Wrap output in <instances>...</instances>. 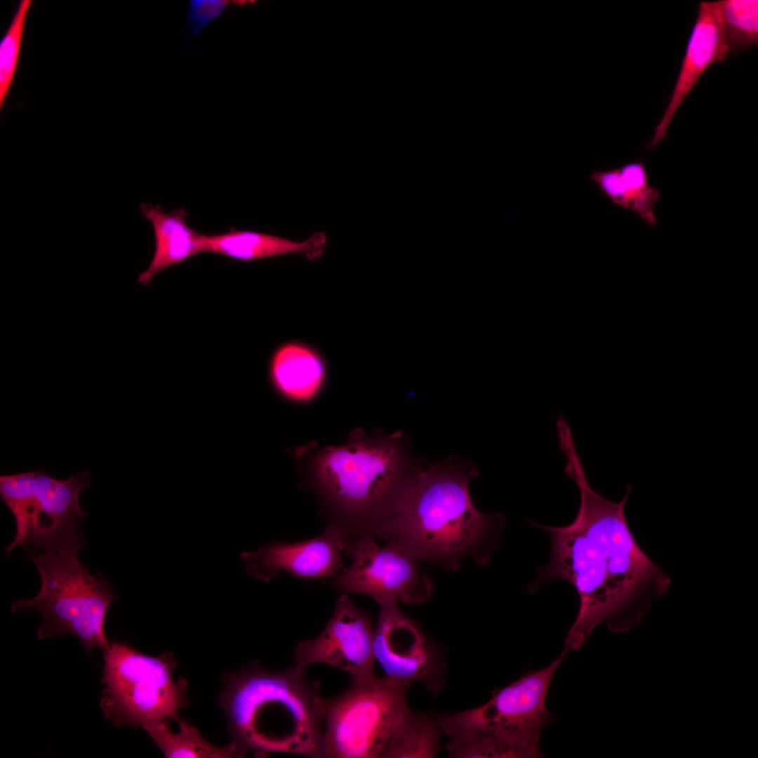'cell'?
Instances as JSON below:
<instances>
[{"mask_svg":"<svg viewBox=\"0 0 758 758\" xmlns=\"http://www.w3.org/2000/svg\"><path fill=\"white\" fill-rule=\"evenodd\" d=\"M559 444L566 457L565 473L580 492L579 510L567 526H546L528 521L530 526L548 533L551 554L527 588L534 593L545 583L562 580L576 590L579 608L565 639L566 654L580 648L601 623L613 632H626L638 624L671 580L641 550L630 530L625 507L632 485L618 503L601 496L587 482L573 434H560Z\"/></svg>","mask_w":758,"mask_h":758,"instance_id":"6da1fadb","label":"cell"},{"mask_svg":"<svg viewBox=\"0 0 758 758\" xmlns=\"http://www.w3.org/2000/svg\"><path fill=\"white\" fill-rule=\"evenodd\" d=\"M479 475L472 463L451 460L418 469L375 538L450 572L458 571L467 559L487 565L507 517L474 507L468 483Z\"/></svg>","mask_w":758,"mask_h":758,"instance_id":"7a4b0ae2","label":"cell"},{"mask_svg":"<svg viewBox=\"0 0 758 758\" xmlns=\"http://www.w3.org/2000/svg\"><path fill=\"white\" fill-rule=\"evenodd\" d=\"M295 663L281 672L258 665L225 677L219 704L232 743L257 757L272 752L321 758L322 702L319 684Z\"/></svg>","mask_w":758,"mask_h":758,"instance_id":"3957f363","label":"cell"},{"mask_svg":"<svg viewBox=\"0 0 758 758\" xmlns=\"http://www.w3.org/2000/svg\"><path fill=\"white\" fill-rule=\"evenodd\" d=\"M399 444L367 439L327 449L319 458V484L340 510L336 524L353 538L375 536L418 470L407 465Z\"/></svg>","mask_w":758,"mask_h":758,"instance_id":"277c9868","label":"cell"},{"mask_svg":"<svg viewBox=\"0 0 758 758\" xmlns=\"http://www.w3.org/2000/svg\"><path fill=\"white\" fill-rule=\"evenodd\" d=\"M78 552L46 551L34 556L27 551L39 571L41 589L29 600L14 601L11 610L15 613L33 609L41 613L39 639L72 634L91 654L95 647L103 651L109 647L105 621L107 609L117 596L100 572L92 575L88 567L79 561Z\"/></svg>","mask_w":758,"mask_h":758,"instance_id":"5b68a950","label":"cell"},{"mask_svg":"<svg viewBox=\"0 0 758 758\" xmlns=\"http://www.w3.org/2000/svg\"><path fill=\"white\" fill-rule=\"evenodd\" d=\"M90 472L65 480L45 470L0 476L2 503L15 521V536L5 548L9 554L18 546L31 545L42 552L79 551L86 546L81 524L87 512L80 506L81 491L93 485Z\"/></svg>","mask_w":758,"mask_h":758,"instance_id":"8992f818","label":"cell"},{"mask_svg":"<svg viewBox=\"0 0 758 758\" xmlns=\"http://www.w3.org/2000/svg\"><path fill=\"white\" fill-rule=\"evenodd\" d=\"M103 653L100 707L107 720L117 727L179 720L188 686L185 679L174 681L171 653L152 657L117 641Z\"/></svg>","mask_w":758,"mask_h":758,"instance_id":"52a82bcc","label":"cell"},{"mask_svg":"<svg viewBox=\"0 0 758 758\" xmlns=\"http://www.w3.org/2000/svg\"><path fill=\"white\" fill-rule=\"evenodd\" d=\"M410 686L385 677L351 686L322 702L321 757L383 758L392 737L410 710Z\"/></svg>","mask_w":758,"mask_h":758,"instance_id":"ba28073f","label":"cell"},{"mask_svg":"<svg viewBox=\"0 0 758 758\" xmlns=\"http://www.w3.org/2000/svg\"><path fill=\"white\" fill-rule=\"evenodd\" d=\"M565 655L562 652L547 667L528 672L496 691L484 705L441 718L442 732L450 738H486L496 743L506 757L541 756L540 733L552 719L545 700Z\"/></svg>","mask_w":758,"mask_h":758,"instance_id":"9c48e42d","label":"cell"},{"mask_svg":"<svg viewBox=\"0 0 758 758\" xmlns=\"http://www.w3.org/2000/svg\"><path fill=\"white\" fill-rule=\"evenodd\" d=\"M375 539L371 535L352 539L347 552L351 564L334 577L335 587L343 594L367 595L378 605L399 601L417 606L430 599L434 587L420 561L399 545L379 547Z\"/></svg>","mask_w":758,"mask_h":758,"instance_id":"30bf717a","label":"cell"},{"mask_svg":"<svg viewBox=\"0 0 758 758\" xmlns=\"http://www.w3.org/2000/svg\"><path fill=\"white\" fill-rule=\"evenodd\" d=\"M373 636L374 659L384 677L411 686L423 683L432 694L444 685L443 664L419 626L399 609L397 601L378 605Z\"/></svg>","mask_w":758,"mask_h":758,"instance_id":"8fae6325","label":"cell"},{"mask_svg":"<svg viewBox=\"0 0 758 758\" xmlns=\"http://www.w3.org/2000/svg\"><path fill=\"white\" fill-rule=\"evenodd\" d=\"M373 636L371 616L357 608L347 594H343L322 632L298 644L295 662L305 667L313 663L327 664L346 672L352 682L368 680L376 676Z\"/></svg>","mask_w":758,"mask_h":758,"instance_id":"7c38bea8","label":"cell"},{"mask_svg":"<svg viewBox=\"0 0 758 758\" xmlns=\"http://www.w3.org/2000/svg\"><path fill=\"white\" fill-rule=\"evenodd\" d=\"M352 537L344 528L328 524L319 536L299 542L266 544L240 559L248 575L269 582L281 571L300 579L335 577L344 569Z\"/></svg>","mask_w":758,"mask_h":758,"instance_id":"4fadbf2b","label":"cell"},{"mask_svg":"<svg viewBox=\"0 0 758 758\" xmlns=\"http://www.w3.org/2000/svg\"><path fill=\"white\" fill-rule=\"evenodd\" d=\"M729 53L716 1H701L670 102L648 149L665 138L679 107L705 70L712 64L722 62Z\"/></svg>","mask_w":758,"mask_h":758,"instance_id":"5bb4252c","label":"cell"},{"mask_svg":"<svg viewBox=\"0 0 758 758\" xmlns=\"http://www.w3.org/2000/svg\"><path fill=\"white\" fill-rule=\"evenodd\" d=\"M140 209L153 227L155 250L149 267L138 278L139 284L146 286L164 270L206 252V234L186 224L188 214L183 208L165 213L159 205L143 203Z\"/></svg>","mask_w":758,"mask_h":758,"instance_id":"9a60e30c","label":"cell"},{"mask_svg":"<svg viewBox=\"0 0 758 758\" xmlns=\"http://www.w3.org/2000/svg\"><path fill=\"white\" fill-rule=\"evenodd\" d=\"M326 244L324 232H315L303 241L234 228L220 234H206V252L246 262L293 253L313 261L324 255Z\"/></svg>","mask_w":758,"mask_h":758,"instance_id":"2e32d148","label":"cell"},{"mask_svg":"<svg viewBox=\"0 0 758 758\" xmlns=\"http://www.w3.org/2000/svg\"><path fill=\"white\" fill-rule=\"evenodd\" d=\"M270 376L274 387L287 397L305 401L321 388L325 368L319 354L300 343H286L278 347L271 359Z\"/></svg>","mask_w":758,"mask_h":758,"instance_id":"e0dca14e","label":"cell"},{"mask_svg":"<svg viewBox=\"0 0 758 758\" xmlns=\"http://www.w3.org/2000/svg\"><path fill=\"white\" fill-rule=\"evenodd\" d=\"M591 179L614 204L636 213L651 226L656 225L654 209L661 192L649 184L643 162L633 161L614 169L596 171Z\"/></svg>","mask_w":758,"mask_h":758,"instance_id":"ac0fdd59","label":"cell"},{"mask_svg":"<svg viewBox=\"0 0 758 758\" xmlns=\"http://www.w3.org/2000/svg\"><path fill=\"white\" fill-rule=\"evenodd\" d=\"M177 722L180 726L178 733L171 731L168 720L142 726L166 757L230 758L246 754L232 742L223 747L211 744L181 717Z\"/></svg>","mask_w":758,"mask_h":758,"instance_id":"d6986e66","label":"cell"},{"mask_svg":"<svg viewBox=\"0 0 758 758\" xmlns=\"http://www.w3.org/2000/svg\"><path fill=\"white\" fill-rule=\"evenodd\" d=\"M442 732L439 720L408 711L383 758L434 757Z\"/></svg>","mask_w":758,"mask_h":758,"instance_id":"ffe728a7","label":"cell"},{"mask_svg":"<svg viewBox=\"0 0 758 758\" xmlns=\"http://www.w3.org/2000/svg\"><path fill=\"white\" fill-rule=\"evenodd\" d=\"M716 3L729 53L743 51L757 44L758 1L722 0Z\"/></svg>","mask_w":758,"mask_h":758,"instance_id":"44dd1931","label":"cell"},{"mask_svg":"<svg viewBox=\"0 0 758 758\" xmlns=\"http://www.w3.org/2000/svg\"><path fill=\"white\" fill-rule=\"evenodd\" d=\"M32 0H21L0 42V108L8 95L15 74L25 24Z\"/></svg>","mask_w":758,"mask_h":758,"instance_id":"7402d4cb","label":"cell"},{"mask_svg":"<svg viewBox=\"0 0 758 758\" xmlns=\"http://www.w3.org/2000/svg\"><path fill=\"white\" fill-rule=\"evenodd\" d=\"M225 8V2L222 0H190L188 10V24L192 27L190 36L198 34L204 27L218 18Z\"/></svg>","mask_w":758,"mask_h":758,"instance_id":"603a6c76","label":"cell"}]
</instances>
